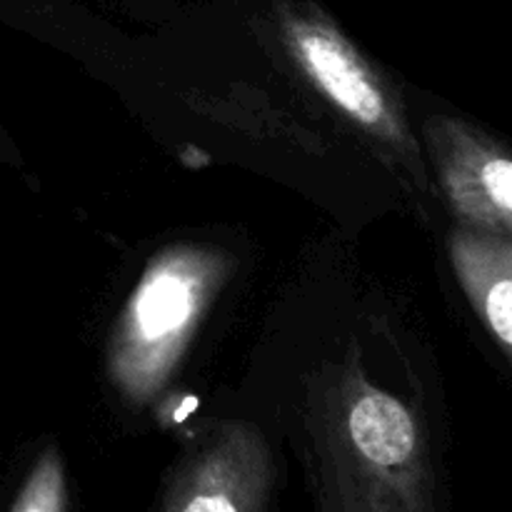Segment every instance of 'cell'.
<instances>
[{
    "instance_id": "1",
    "label": "cell",
    "mask_w": 512,
    "mask_h": 512,
    "mask_svg": "<svg viewBox=\"0 0 512 512\" xmlns=\"http://www.w3.org/2000/svg\"><path fill=\"white\" fill-rule=\"evenodd\" d=\"M230 270V255L208 245L178 243L148 260L108 340L110 383L125 400L143 405L163 390Z\"/></svg>"
},
{
    "instance_id": "2",
    "label": "cell",
    "mask_w": 512,
    "mask_h": 512,
    "mask_svg": "<svg viewBox=\"0 0 512 512\" xmlns=\"http://www.w3.org/2000/svg\"><path fill=\"white\" fill-rule=\"evenodd\" d=\"M283 38L310 83L340 113L385 148L400 155L418 153L398 95L320 10H285Z\"/></svg>"
},
{
    "instance_id": "3",
    "label": "cell",
    "mask_w": 512,
    "mask_h": 512,
    "mask_svg": "<svg viewBox=\"0 0 512 512\" xmlns=\"http://www.w3.org/2000/svg\"><path fill=\"white\" fill-rule=\"evenodd\" d=\"M343 450L383 508H423V443L413 413L385 390L355 378L345 390Z\"/></svg>"
},
{
    "instance_id": "4",
    "label": "cell",
    "mask_w": 512,
    "mask_h": 512,
    "mask_svg": "<svg viewBox=\"0 0 512 512\" xmlns=\"http://www.w3.org/2000/svg\"><path fill=\"white\" fill-rule=\"evenodd\" d=\"M425 140L455 215L468 228L512 238V155L448 115L425 120Z\"/></svg>"
},
{
    "instance_id": "5",
    "label": "cell",
    "mask_w": 512,
    "mask_h": 512,
    "mask_svg": "<svg viewBox=\"0 0 512 512\" xmlns=\"http://www.w3.org/2000/svg\"><path fill=\"white\" fill-rule=\"evenodd\" d=\"M270 455L258 428L223 423L173 475L163 508L170 512L263 510L270 490Z\"/></svg>"
},
{
    "instance_id": "6",
    "label": "cell",
    "mask_w": 512,
    "mask_h": 512,
    "mask_svg": "<svg viewBox=\"0 0 512 512\" xmlns=\"http://www.w3.org/2000/svg\"><path fill=\"white\" fill-rule=\"evenodd\" d=\"M450 260L470 305L512 360V238L463 225L450 235Z\"/></svg>"
},
{
    "instance_id": "7",
    "label": "cell",
    "mask_w": 512,
    "mask_h": 512,
    "mask_svg": "<svg viewBox=\"0 0 512 512\" xmlns=\"http://www.w3.org/2000/svg\"><path fill=\"white\" fill-rule=\"evenodd\" d=\"M68 508V488H65L63 463L58 450H45L43 458L33 468L30 478L20 488V495L10 505L13 512H63Z\"/></svg>"
},
{
    "instance_id": "8",
    "label": "cell",
    "mask_w": 512,
    "mask_h": 512,
    "mask_svg": "<svg viewBox=\"0 0 512 512\" xmlns=\"http://www.w3.org/2000/svg\"><path fill=\"white\" fill-rule=\"evenodd\" d=\"M198 410V398L195 395H183V398H170V403L163 408V418L168 425H180Z\"/></svg>"
},
{
    "instance_id": "9",
    "label": "cell",
    "mask_w": 512,
    "mask_h": 512,
    "mask_svg": "<svg viewBox=\"0 0 512 512\" xmlns=\"http://www.w3.org/2000/svg\"><path fill=\"white\" fill-rule=\"evenodd\" d=\"M180 163L185 165V168H205V165H210V155L205 153V150L195 148V145H185L183 150H180Z\"/></svg>"
}]
</instances>
